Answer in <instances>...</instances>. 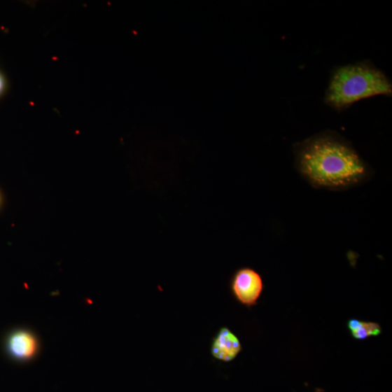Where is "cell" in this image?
Returning a JSON list of instances; mask_svg holds the SVG:
<instances>
[{"mask_svg":"<svg viewBox=\"0 0 392 392\" xmlns=\"http://www.w3.org/2000/svg\"><path fill=\"white\" fill-rule=\"evenodd\" d=\"M293 150L296 169L314 188L345 191L365 184L374 174L358 151L335 133L312 136Z\"/></svg>","mask_w":392,"mask_h":392,"instance_id":"6da1fadb","label":"cell"},{"mask_svg":"<svg viewBox=\"0 0 392 392\" xmlns=\"http://www.w3.org/2000/svg\"><path fill=\"white\" fill-rule=\"evenodd\" d=\"M232 295L246 307L256 305L264 290L261 274L254 269L244 267L235 271L230 281Z\"/></svg>","mask_w":392,"mask_h":392,"instance_id":"3957f363","label":"cell"},{"mask_svg":"<svg viewBox=\"0 0 392 392\" xmlns=\"http://www.w3.org/2000/svg\"><path fill=\"white\" fill-rule=\"evenodd\" d=\"M3 88H4V82H3L1 76H0V92L2 91Z\"/></svg>","mask_w":392,"mask_h":392,"instance_id":"52a82bcc","label":"cell"},{"mask_svg":"<svg viewBox=\"0 0 392 392\" xmlns=\"http://www.w3.org/2000/svg\"><path fill=\"white\" fill-rule=\"evenodd\" d=\"M382 332V329L379 324L360 321L359 327L351 332L352 337L355 339L364 340L370 337H378L381 335Z\"/></svg>","mask_w":392,"mask_h":392,"instance_id":"8992f818","label":"cell"},{"mask_svg":"<svg viewBox=\"0 0 392 392\" xmlns=\"http://www.w3.org/2000/svg\"><path fill=\"white\" fill-rule=\"evenodd\" d=\"M10 354L15 358L27 360L31 358L37 349V342L34 336L27 331L13 333L8 341Z\"/></svg>","mask_w":392,"mask_h":392,"instance_id":"5b68a950","label":"cell"},{"mask_svg":"<svg viewBox=\"0 0 392 392\" xmlns=\"http://www.w3.org/2000/svg\"><path fill=\"white\" fill-rule=\"evenodd\" d=\"M242 350L239 338L227 327L222 328L213 339L211 346L212 357L229 363L237 358Z\"/></svg>","mask_w":392,"mask_h":392,"instance_id":"277c9868","label":"cell"},{"mask_svg":"<svg viewBox=\"0 0 392 392\" xmlns=\"http://www.w3.org/2000/svg\"><path fill=\"white\" fill-rule=\"evenodd\" d=\"M391 83L386 76L370 63H358L337 69L328 88L326 102L343 110L365 98L391 95Z\"/></svg>","mask_w":392,"mask_h":392,"instance_id":"7a4b0ae2","label":"cell"}]
</instances>
